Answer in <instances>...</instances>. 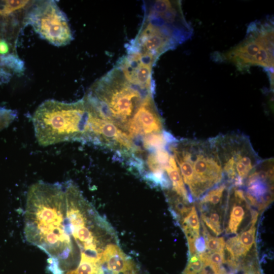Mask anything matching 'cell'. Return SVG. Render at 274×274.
<instances>
[{
    "label": "cell",
    "mask_w": 274,
    "mask_h": 274,
    "mask_svg": "<svg viewBox=\"0 0 274 274\" xmlns=\"http://www.w3.org/2000/svg\"><path fill=\"white\" fill-rule=\"evenodd\" d=\"M24 230L26 241L50 257L49 263L56 264L63 272L72 265L77 251L68 224L63 185L39 181L29 187Z\"/></svg>",
    "instance_id": "obj_1"
},
{
    "label": "cell",
    "mask_w": 274,
    "mask_h": 274,
    "mask_svg": "<svg viewBox=\"0 0 274 274\" xmlns=\"http://www.w3.org/2000/svg\"><path fill=\"white\" fill-rule=\"evenodd\" d=\"M144 16L128 53H140L155 61L165 52L189 39L192 32L184 16L180 1H146Z\"/></svg>",
    "instance_id": "obj_2"
},
{
    "label": "cell",
    "mask_w": 274,
    "mask_h": 274,
    "mask_svg": "<svg viewBox=\"0 0 274 274\" xmlns=\"http://www.w3.org/2000/svg\"><path fill=\"white\" fill-rule=\"evenodd\" d=\"M153 93V87L132 83L116 65L91 85L83 100L95 115L124 130L138 109Z\"/></svg>",
    "instance_id": "obj_3"
},
{
    "label": "cell",
    "mask_w": 274,
    "mask_h": 274,
    "mask_svg": "<svg viewBox=\"0 0 274 274\" xmlns=\"http://www.w3.org/2000/svg\"><path fill=\"white\" fill-rule=\"evenodd\" d=\"M90 116L83 99L72 103L46 100L32 116L36 139L43 147L72 141L86 142Z\"/></svg>",
    "instance_id": "obj_4"
},
{
    "label": "cell",
    "mask_w": 274,
    "mask_h": 274,
    "mask_svg": "<svg viewBox=\"0 0 274 274\" xmlns=\"http://www.w3.org/2000/svg\"><path fill=\"white\" fill-rule=\"evenodd\" d=\"M168 148L193 199L200 198L223 181L222 169L209 139L177 140Z\"/></svg>",
    "instance_id": "obj_5"
},
{
    "label": "cell",
    "mask_w": 274,
    "mask_h": 274,
    "mask_svg": "<svg viewBox=\"0 0 274 274\" xmlns=\"http://www.w3.org/2000/svg\"><path fill=\"white\" fill-rule=\"evenodd\" d=\"M220 161L223 180L231 186H243L248 175L260 161L249 137L239 132L209 139Z\"/></svg>",
    "instance_id": "obj_6"
},
{
    "label": "cell",
    "mask_w": 274,
    "mask_h": 274,
    "mask_svg": "<svg viewBox=\"0 0 274 274\" xmlns=\"http://www.w3.org/2000/svg\"><path fill=\"white\" fill-rule=\"evenodd\" d=\"M25 18L43 39L56 46H65L73 35L64 13L53 1H38L31 6Z\"/></svg>",
    "instance_id": "obj_7"
},
{
    "label": "cell",
    "mask_w": 274,
    "mask_h": 274,
    "mask_svg": "<svg viewBox=\"0 0 274 274\" xmlns=\"http://www.w3.org/2000/svg\"><path fill=\"white\" fill-rule=\"evenodd\" d=\"M265 47H273V26L271 21L251 23L241 43L222 55V58L234 64L239 70L254 65L255 56Z\"/></svg>",
    "instance_id": "obj_8"
},
{
    "label": "cell",
    "mask_w": 274,
    "mask_h": 274,
    "mask_svg": "<svg viewBox=\"0 0 274 274\" xmlns=\"http://www.w3.org/2000/svg\"><path fill=\"white\" fill-rule=\"evenodd\" d=\"M273 158L261 160L245 179L243 190L248 202L261 210L273 199Z\"/></svg>",
    "instance_id": "obj_9"
},
{
    "label": "cell",
    "mask_w": 274,
    "mask_h": 274,
    "mask_svg": "<svg viewBox=\"0 0 274 274\" xmlns=\"http://www.w3.org/2000/svg\"><path fill=\"white\" fill-rule=\"evenodd\" d=\"M124 131L132 141L138 138L163 132V120L155 105L153 96L148 97L127 123Z\"/></svg>",
    "instance_id": "obj_10"
},
{
    "label": "cell",
    "mask_w": 274,
    "mask_h": 274,
    "mask_svg": "<svg viewBox=\"0 0 274 274\" xmlns=\"http://www.w3.org/2000/svg\"><path fill=\"white\" fill-rule=\"evenodd\" d=\"M228 201L231 204V208L226 232L229 234H237L247 211L250 210L251 208L243 190L238 187L231 186Z\"/></svg>",
    "instance_id": "obj_11"
},
{
    "label": "cell",
    "mask_w": 274,
    "mask_h": 274,
    "mask_svg": "<svg viewBox=\"0 0 274 274\" xmlns=\"http://www.w3.org/2000/svg\"><path fill=\"white\" fill-rule=\"evenodd\" d=\"M256 227L251 225L246 231L229 239L225 245L228 253L227 262L238 266L239 259L246 256L255 244Z\"/></svg>",
    "instance_id": "obj_12"
},
{
    "label": "cell",
    "mask_w": 274,
    "mask_h": 274,
    "mask_svg": "<svg viewBox=\"0 0 274 274\" xmlns=\"http://www.w3.org/2000/svg\"><path fill=\"white\" fill-rule=\"evenodd\" d=\"M100 261L112 272L118 274L136 273L133 264L116 245H108L102 253Z\"/></svg>",
    "instance_id": "obj_13"
},
{
    "label": "cell",
    "mask_w": 274,
    "mask_h": 274,
    "mask_svg": "<svg viewBox=\"0 0 274 274\" xmlns=\"http://www.w3.org/2000/svg\"><path fill=\"white\" fill-rule=\"evenodd\" d=\"M165 171L173 186V191L186 202L191 203L193 199L188 192L179 168L172 154Z\"/></svg>",
    "instance_id": "obj_14"
},
{
    "label": "cell",
    "mask_w": 274,
    "mask_h": 274,
    "mask_svg": "<svg viewBox=\"0 0 274 274\" xmlns=\"http://www.w3.org/2000/svg\"><path fill=\"white\" fill-rule=\"evenodd\" d=\"M182 227L186 235L191 254L196 252L194 242L199 236L200 223L195 206H192L189 212L182 221Z\"/></svg>",
    "instance_id": "obj_15"
},
{
    "label": "cell",
    "mask_w": 274,
    "mask_h": 274,
    "mask_svg": "<svg viewBox=\"0 0 274 274\" xmlns=\"http://www.w3.org/2000/svg\"><path fill=\"white\" fill-rule=\"evenodd\" d=\"M66 274H107L105 269L96 260L85 256L81 255L80 263L74 270Z\"/></svg>",
    "instance_id": "obj_16"
},
{
    "label": "cell",
    "mask_w": 274,
    "mask_h": 274,
    "mask_svg": "<svg viewBox=\"0 0 274 274\" xmlns=\"http://www.w3.org/2000/svg\"><path fill=\"white\" fill-rule=\"evenodd\" d=\"M0 65L11 70L14 73L21 75L25 70L22 60L14 54H8L0 56Z\"/></svg>",
    "instance_id": "obj_17"
},
{
    "label": "cell",
    "mask_w": 274,
    "mask_h": 274,
    "mask_svg": "<svg viewBox=\"0 0 274 274\" xmlns=\"http://www.w3.org/2000/svg\"><path fill=\"white\" fill-rule=\"evenodd\" d=\"M202 221L210 228L217 236L222 232L221 226L220 217L218 213L211 211L210 213L202 212L201 215Z\"/></svg>",
    "instance_id": "obj_18"
},
{
    "label": "cell",
    "mask_w": 274,
    "mask_h": 274,
    "mask_svg": "<svg viewBox=\"0 0 274 274\" xmlns=\"http://www.w3.org/2000/svg\"><path fill=\"white\" fill-rule=\"evenodd\" d=\"M203 228V238L206 245V250H208V253H211L215 251H218L224 250L226 243L224 239L222 237H216L211 236L204 225L202 223Z\"/></svg>",
    "instance_id": "obj_19"
},
{
    "label": "cell",
    "mask_w": 274,
    "mask_h": 274,
    "mask_svg": "<svg viewBox=\"0 0 274 274\" xmlns=\"http://www.w3.org/2000/svg\"><path fill=\"white\" fill-rule=\"evenodd\" d=\"M204 263L199 254L196 253L191 256L189 261L183 274H203Z\"/></svg>",
    "instance_id": "obj_20"
},
{
    "label": "cell",
    "mask_w": 274,
    "mask_h": 274,
    "mask_svg": "<svg viewBox=\"0 0 274 274\" xmlns=\"http://www.w3.org/2000/svg\"><path fill=\"white\" fill-rule=\"evenodd\" d=\"M206 258L210 264L217 268H221L222 264L226 263V260L224 258V250L211 253L206 252Z\"/></svg>",
    "instance_id": "obj_21"
},
{
    "label": "cell",
    "mask_w": 274,
    "mask_h": 274,
    "mask_svg": "<svg viewBox=\"0 0 274 274\" xmlns=\"http://www.w3.org/2000/svg\"><path fill=\"white\" fill-rule=\"evenodd\" d=\"M29 2V1L26 0L6 1L4 16L9 15L16 10H18L25 7Z\"/></svg>",
    "instance_id": "obj_22"
},
{
    "label": "cell",
    "mask_w": 274,
    "mask_h": 274,
    "mask_svg": "<svg viewBox=\"0 0 274 274\" xmlns=\"http://www.w3.org/2000/svg\"><path fill=\"white\" fill-rule=\"evenodd\" d=\"M194 247L196 252L198 254L206 252V245L204 239L202 236H199L194 242Z\"/></svg>",
    "instance_id": "obj_23"
},
{
    "label": "cell",
    "mask_w": 274,
    "mask_h": 274,
    "mask_svg": "<svg viewBox=\"0 0 274 274\" xmlns=\"http://www.w3.org/2000/svg\"><path fill=\"white\" fill-rule=\"evenodd\" d=\"M12 78V75L0 67V84L8 83Z\"/></svg>",
    "instance_id": "obj_24"
},
{
    "label": "cell",
    "mask_w": 274,
    "mask_h": 274,
    "mask_svg": "<svg viewBox=\"0 0 274 274\" xmlns=\"http://www.w3.org/2000/svg\"><path fill=\"white\" fill-rule=\"evenodd\" d=\"M9 46L6 40L0 39V54L5 55L9 51Z\"/></svg>",
    "instance_id": "obj_25"
}]
</instances>
